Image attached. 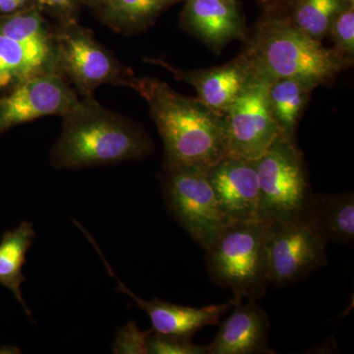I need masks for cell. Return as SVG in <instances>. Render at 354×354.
Instances as JSON below:
<instances>
[{"instance_id":"cell-27","label":"cell","mask_w":354,"mask_h":354,"mask_svg":"<svg viewBox=\"0 0 354 354\" xmlns=\"http://www.w3.org/2000/svg\"><path fill=\"white\" fill-rule=\"evenodd\" d=\"M263 6L271 10H291L297 0H260Z\"/></svg>"},{"instance_id":"cell-17","label":"cell","mask_w":354,"mask_h":354,"mask_svg":"<svg viewBox=\"0 0 354 354\" xmlns=\"http://www.w3.org/2000/svg\"><path fill=\"white\" fill-rule=\"evenodd\" d=\"M34 225L24 221L12 230L4 232L0 239V285L11 291L25 313L32 320L31 310L23 298L21 286L26 281L23 268L27 254L35 241Z\"/></svg>"},{"instance_id":"cell-9","label":"cell","mask_w":354,"mask_h":354,"mask_svg":"<svg viewBox=\"0 0 354 354\" xmlns=\"http://www.w3.org/2000/svg\"><path fill=\"white\" fill-rule=\"evenodd\" d=\"M269 83L254 78L225 113L230 157L255 162L281 134L268 100Z\"/></svg>"},{"instance_id":"cell-25","label":"cell","mask_w":354,"mask_h":354,"mask_svg":"<svg viewBox=\"0 0 354 354\" xmlns=\"http://www.w3.org/2000/svg\"><path fill=\"white\" fill-rule=\"evenodd\" d=\"M153 330H141L134 322L118 330L114 341L113 353L148 354L147 339Z\"/></svg>"},{"instance_id":"cell-6","label":"cell","mask_w":354,"mask_h":354,"mask_svg":"<svg viewBox=\"0 0 354 354\" xmlns=\"http://www.w3.org/2000/svg\"><path fill=\"white\" fill-rule=\"evenodd\" d=\"M162 189L169 213L204 250L230 223L218 204L206 169L183 167L165 171Z\"/></svg>"},{"instance_id":"cell-30","label":"cell","mask_w":354,"mask_h":354,"mask_svg":"<svg viewBox=\"0 0 354 354\" xmlns=\"http://www.w3.org/2000/svg\"><path fill=\"white\" fill-rule=\"evenodd\" d=\"M348 1H354V0H348Z\"/></svg>"},{"instance_id":"cell-1","label":"cell","mask_w":354,"mask_h":354,"mask_svg":"<svg viewBox=\"0 0 354 354\" xmlns=\"http://www.w3.org/2000/svg\"><path fill=\"white\" fill-rule=\"evenodd\" d=\"M133 88L148 104L165 147V171L177 167L208 169L227 156L225 114L194 97L179 94L150 77H130Z\"/></svg>"},{"instance_id":"cell-13","label":"cell","mask_w":354,"mask_h":354,"mask_svg":"<svg viewBox=\"0 0 354 354\" xmlns=\"http://www.w3.org/2000/svg\"><path fill=\"white\" fill-rule=\"evenodd\" d=\"M164 67L176 80L195 88L199 101L218 113L225 114L255 77L243 55L209 69L181 70L162 59H146Z\"/></svg>"},{"instance_id":"cell-10","label":"cell","mask_w":354,"mask_h":354,"mask_svg":"<svg viewBox=\"0 0 354 354\" xmlns=\"http://www.w3.org/2000/svg\"><path fill=\"white\" fill-rule=\"evenodd\" d=\"M80 100L57 71H48L18 84L0 101V132L44 116L65 114Z\"/></svg>"},{"instance_id":"cell-19","label":"cell","mask_w":354,"mask_h":354,"mask_svg":"<svg viewBox=\"0 0 354 354\" xmlns=\"http://www.w3.org/2000/svg\"><path fill=\"white\" fill-rule=\"evenodd\" d=\"M51 58L0 34V88L24 82L44 72L55 71Z\"/></svg>"},{"instance_id":"cell-4","label":"cell","mask_w":354,"mask_h":354,"mask_svg":"<svg viewBox=\"0 0 354 354\" xmlns=\"http://www.w3.org/2000/svg\"><path fill=\"white\" fill-rule=\"evenodd\" d=\"M264 221H232L206 249L207 266L216 285L232 290L234 302L264 297L267 286Z\"/></svg>"},{"instance_id":"cell-5","label":"cell","mask_w":354,"mask_h":354,"mask_svg":"<svg viewBox=\"0 0 354 354\" xmlns=\"http://www.w3.org/2000/svg\"><path fill=\"white\" fill-rule=\"evenodd\" d=\"M255 167L259 180L258 220L304 221L313 193L295 139L279 134L255 160Z\"/></svg>"},{"instance_id":"cell-2","label":"cell","mask_w":354,"mask_h":354,"mask_svg":"<svg viewBox=\"0 0 354 354\" xmlns=\"http://www.w3.org/2000/svg\"><path fill=\"white\" fill-rule=\"evenodd\" d=\"M59 138L51 150L57 169H78L138 160L153 144L143 130L120 114L102 108L91 95L62 116Z\"/></svg>"},{"instance_id":"cell-15","label":"cell","mask_w":354,"mask_h":354,"mask_svg":"<svg viewBox=\"0 0 354 354\" xmlns=\"http://www.w3.org/2000/svg\"><path fill=\"white\" fill-rule=\"evenodd\" d=\"M184 1L183 27L214 48L218 50L230 41L245 38V23L237 0Z\"/></svg>"},{"instance_id":"cell-22","label":"cell","mask_w":354,"mask_h":354,"mask_svg":"<svg viewBox=\"0 0 354 354\" xmlns=\"http://www.w3.org/2000/svg\"><path fill=\"white\" fill-rule=\"evenodd\" d=\"M348 0H297L290 19L312 38L322 39L329 35L330 25Z\"/></svg>"},{"instance_id":"cell-23","label":"cell","mask_w":354,"mask_h":354,"mask_svg":"<svg viewBox=\"0 0 354 354\" xmlns=\"http://www.w3.org/2000/svg\"><path fill=\"white\" fill-rule=\"evenodd\" d=\"M329 35L335 44V50L342 55L353 59L354 55V2L348 6L335 16L330 25Z\"/></svg>"},{"instance_id":"cell-14","label":"cell","mask_w":354,"mask_h":354,"mask_svg":"<svg viewBox=\"0 0 354 354\" xmlns=\"http://www.w3.org/2000/svg\"><path fill=\"white\" fill-rule=\"evenodd\" d=\"M230 309L232 313L221 325L215 339L207 346L208 353H274L268 346L269 316L256 300L248 299L246 304L234 302Z\"/></svg>"},{"instance_id":"cell-29","label":"cell","mask_w":354,"mask_h":354,"mask_svg":"<svg viewBox=\"0 0 354 354\" xmlns=\"http://www.w3.org/2000/svg\"><path fill=\"white\" fill-rule=\"evenodd\" d=\"M95 1L99 2V3L104 4L106 2H108L109 0H95Z\"/></svg>"},{"instance_id":"cell-7","label":"cell","mask_w":354,"mask_h":354,"mask_svg":"<svg viewBox=\"0 0 354 354\" xmlns=\"http://www.w3.org/2000/svg\"><path fill=\"white\" fill-rule=\"evenodd\" d=\"M265 256L269 283L288 285L327 265V242L304 221L265 223Z\"/></svg>"},{"instance_id":"cell-18","label":"cell","mask_w":354,"mask_h":354,"mask_svg":"<svg viewBox=\"0 0 354 354\" xmlns=\"http://www.w3.org/2000/svg\"><path fill=\"white\" fill-rule=\"evenodd\" d=\"M314 88V86L293 78L279 79L269 84L270 109L281 135L295 139L298 121Z\"/></svg>"},{"instance_id":"cell-8","label":"cell","mask_w":354,"mask_h":354,"mask_svg":"<svg viewBox=\"0 0 354 354\" xmlns=\"http://www.w3.org/2000/svg\"><path fill=\"white\" fill-rule=\"evenodd\" d=\"M53 44L55 65L86 97L104 84L127 86L133 76L82 28H64L53 38Z\"/></svg>"},{"instance_id":"cell-28","label":"cell","mask_w":354,"mask_h":354,"mask_svg":"<svg viewBox=\"0 0 354 354\" xmlns=\"http://www.w3.org/2000/svg\"><path fill=\"white\" fill-rule=\"evenodd\" d=\"M30 0H0V12L14 13L27 6Z\"/></svg>"},{"instance_id":"cell-26","label":"cell","mask_w":354,"mask_h":354,"mask_svg":"<svg viewBox=\"0 0 354 354\" xmlns=\"http://www.w3.org/2000/svg\"><path fill=\"white\" fill-rule=\"evenodd\" d=\"M41 6L55 9L60 12H66L72 9L75 0H36Z\"/></svg>"},{"instance_id":"cell-20","label":"cell","mask_w":354,"mask_h":354,"mask_svg":"<svg viewBox=\"0 0 354 354\" xmlns=\"http://www.w3.org/2000/svg\"><path fill=\"white\" fill-rule=\"evenodd\" d=\"M179 1L183 0H109L104 4V18L118 31L136 32Z\"/></svg>"},{"instance_id":"cell-3","label":"cell","mask_w":354,"mask_h":354,"mask_svg":"<svg viewBox=\"0 0 354 354\" xmlns=\"http://www.w3.org/2000/svg\"><path fill=\"white\" fill-rule=\"evenodd\" d=\"M241 55L254 77L269 84L293 78L317 88L351 65V59L335 48L324 46L290 18H272L258 25Z\"/></svg>"},{"instance_id":"cell-12","label":"cell","mask_w":354,"mask_h":354,"mask_svg":"<svg viewBox=\"0 0 354 354\" xmlns=\"http://www.w3.org/2000/svg\"><path fill=\"white\" fill-rule=\"evenodd\" d=\"M207 176L227 220H258L259 180L255 162L227 156L206 169Z\"/></svg>"},{"instance_id":"cell-11","label":"cell","mask_w":354,"mask_h":354,"mask_svg":"<svg viewBox=\"0 0 354 354\" xmlns=\"http://www.w3.org/2000/svg\"><path fill=\"white\" fill-rule=\"evenodd\" d=\"M79 228L82 230L88 241L99 252L109 274L118 283L116 288L131 298L139 308L146 312L152 323L153 332L158 334L192 339L198 330L203 328L218 325L221 316L232 308V304H234V300L232 299L227 304L209 305L202 308H195V307L183 306V305L164 301L158 298L153 300L143 299L130 290L116 276L109 263L104 258L101 249L95 243V239L88 234L87 230H84L82 225Z\"/></svg>"},{"instance_id":"cell-16","label":"cell","mask_w":354,"mask_h":354,"mask_svg":"<svg viewBox=\"0 0 354 354\" xmlns=\"http://www.w3.org/2000/svg\"><path fill=\"white\" fill-rule=\"evenodd\" d=\"M304 223L327 243H351L354 239L353 193L313 194Z\"/></svg>"},{"instance_id":"cell-24","label":"cell","mask_w":354,"mask_h":354,"mask_svg":"<svg viewBox=\"0 0 354 354\" xmlns=\"http://www.w3.org/2000/svg\"><path fill=\"white\" fill-rule=\"evenodd\" d=\"M147 351L150 354H207V346L194 344L192 339L151 332L147 339Z\"/></svg>"},{"instance_id":"cell-21","label":"cell","mask_w":354,"mask_h":354,"mask_svg":"<svg viewBox=\"0 0 354 354\" xmlns=\"http://www.w3.org/2000/svg\"><path fill=\"white\" fill-rule=\"evenodd\" d=\"M0 34L55 62V44L41 13L37 9L22 11L0 25Z\"/></svg>"}]
</instances>
